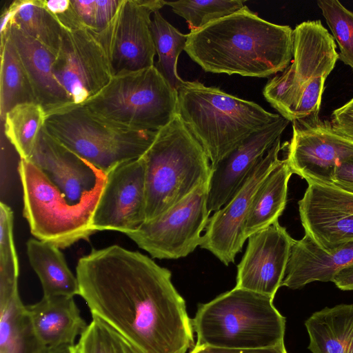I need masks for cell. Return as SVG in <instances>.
<instances>
[{"label":"cell","instance_id":"obj_1","mask_svg":"<svg viewBox=\"0 0 353 353\" xmlns=\"http://www.w3.org/2000/svg\"><path fill=\"white\" fill-rule=\"evenodd\" d=\"M92 316L120 334L134 353H186L195 345L185 301L171 272L118 245L92 249L76 267Z\"/></svg>","mask_w":353,"mask_h":353},{"label":"cell","instance_id":"obj_2","mask_svg":"<svg viewBox=\"0 0 353 353\" xmlns=\"http://www.w3.org/2000/svg\"><path fill=\"white\" fill-rule=\"evenodd\" d=\"M185 51L208 72L265 78L293 58V30L261 18L246 6L190 31Z\"/></svg>","mask_w":353,"mask_h":353},{"label":"cell","instance_id":"obj_3","mask_svg":"<svg viewBox=\"0 0 353 353\" xmlns=\"http://www.w3.org/2000/svg\"><path fill=\"white\" fill-rule=\"evenodd\" d=\"M177 97L176 114L203 148L211 166L282 117L198 81H184Z\"/></svg>","mask_w":353,"mask_h":353},{"label":"cell","instance_id":"obj_4","mask_svg":"<svg viewBox=\"0 0 353 353\" xmlns=\"http://www.w3.org/2000/svg\"><path fill=\"white\" fill-rule=\"evenodd\" d=\"M332 35L320 20L307 21L293 30V60L270 79L263 94L280 115L291 122L319 119L327 76L338 60Z\"/></svg>","mask_w":353,"mask_h":353},{"label":"cell","instance_id":"obj_5","mask_svg":"<svg viewBox=\"0 0 353 353\" xmlns=\"http://www.w3.org/2000/svg\"><path fill=\"white\" fill-rule=\"evenodd\" d=\"M274 298L234 288L200 304L192 321L196 345L263 349L284 345L285 318Z\"/></svg>","mask_w":353,"mask_h":353},{"label":"cell","instance_id":"obj_6","mask_svg":"<svg viewBox=\"0 0 353 353\" xmlns=\"http://www.w3.org/2000/svg\"><path fill=\"white\" fill-rule=\"evenodd\" d=\"M142 158L145 170V222L210 181V161L177 114L157 132Z\"/></svg>","mask_w":353,"mask_h":353},{"label":"cell","instance_id":"obj_7","mask_svg":"<svg viewBox=\"0 0 353 353\" xmlns=\"http://www.w3.org/2000/svg\"><path fill=\"white\" fill-rule=\"evenodd\" d=\"M18 172L23 188V215L37 239L65 249L96 232L91 226L92 217L106 173L78 203H71L31 161L20 159Z\"/></svg>","mask_w":353,"mask_h":353},{"label":"cell","instance_id":"obj_8","mask_svg":"<svg viewBox=\"0 0 353 353\" xmlns=\"http://www.w3.org/2000/svg\"><path fill=\"white\" fill-rule=\"evenodd\" d=\"M44 128L54 139L107 172L116 165L141 157L158 131L130 129L72 103L46 113Z\"/></svg>","mask_w":353,"mask_h":353},{"label":"cell","instance_id":"obj_9","mask_svg":"<svg viewBox=\"0 0 353 353\" xmlns=\"http://www.w3.org/2000/svg\"><path fill=\"white\" fill-rule=\"evenodd\" d=\"M177 91L155 65L112 77L82 103L94 114L137 130L159 131L176 116Z\"/></svg>","mask_w":353,"mask_h":353},{"label":"cell","instance_id":"obj_10","mask_svg":"<svg viewBox=\"0 0 353 353\" xmlns=\"http://www.w3.org/2000/svg\"><path fill=\"white\" fill-rule=\"evenodd\" d=\"M209 181L126 235L152 258L177 259L187 256L200 246L201 232L210 218L207 207Z\"/></svg>","mask_w":353,"mask_h":353},{"label":"cell","instance_id":"obj_11","mask_svg":"<svg viewBox=\"0 0 353 353\" xmlns=\"http://www.w3.org/2000/svg\"><path fill=\"white\" fill-rule=\"evenodd\" d=\"M165 5L162 0H121L111 21L96 33L113 76L154 65L151 15Z\"/></svg>","mask_w":353,"mask_h":353},{"label":"cell","instance_id":"obj_12","mask_svg":"<svg viewBox=\"0 0 353 353\" xmlns=\"http://www.w3.org/2000/svg\"><path fill=\"white\" fill-rule=\"evenodd\" d=\"M53 69L74 104H82L95 96L113 77L97 34L86 28H63Z\"/></svg>","mask_w":353,"mask_h":353},{"label":"cell","instance_id":"obj_13","mask_svg":"<svg viewBox=\"0 0 353 353\" xmlns=\"http://www.w3.org/2000/svg\"><path fill=\"white\" fill-rule=\"evenodd\" d=\"M282 148L280 137L256 163L230 201L209 218L200 247L227 266L234 262L236 254L242 250L247 240L245 222L254 194L280 160Z\"/></svg>","mask_w":353,"mask_h":353},{"label":"cell","instance_id":"obj_14","mask_svg":"<svg viewBox=\"0 0 353 353\" xmlns=\"http://www.w3.org/2000/svg\"><path fill=\"white\" fill-rule=\"evenodd\" d=\"M353 158V140L335 132L330 122H292L287 161L292 174L308 183L332 184L337 168Z\"/></svg>","mask_w":353,"mask_h":353},{"label":"cell","instance_id":"obj_15","mask_svg":"<svg viewBox=\"0 0 353 353\" xmlns=\"http://www.w3.org/2000/svg\"><path fill=\"white\" fill-rule=\"evenodd\" d=\"M145 220V170L141 157L121 163L106 172L91 226L95 232L127 234L137 230Z\"/></svg>","mask_w":353,"mask_h":353},{"label":"cell","instance_id":"obj_16","mask_svg":"<svg viewBox=\"0 0 353 353\" xmlns=\"http://www.w3.org/2000/svg\"><path fill=\"white\" fill-rule=\"evenodd\" d=\"M307 184L298 203L305 234L326 252L352 243L353 193L332 184Z\"/></svg>","mask_w":353,"mask_h":353},{"label":"cell","instance_id":"obj_17","mask_svg":"<svg viewBox=\"0 0 353 353\" xmlns=\"http://www.w3.org/2000/svg\"><path fill=\"white\" fill-rule=\"evenodd\" d=\"M237 265L236 288L274 298L285 276L294 239L279 221L248 238Z\"/></svg>","mask_w":353,"mask_h":353},{"label":"cell","instance_id":"obj_18","mask_svg":"<svg viewBox=\"0 0 353 353\" xmlns=\"http://www.w3.org/2000/svg\"><path fill=\"white\" fill-rule=\"evenodd\" d=\"M290 121L282 117L247 139L212 166L207 207L215 212L225 205L244 182L256 163L281 137Z\"/></svg>","mask_w":353,"mask_h":353},{"label":"cell","instance_id":"obj_19","mask_svg":"<svg viewBox=\"0 0 353 353\" xmlns=\"http://www.w3.org/2000/svg\"><path fill=\"white\" fill-rule=\"evenodd\" d=\"M40 169L71 203H78L105 173L41 129L28 160Z\"/></svg>","mask_w":353,"mask_h":353},{"label":"cell","instance_id":"obj_20","mask_svg":"<svg viewBox=\"0 0 353 353\" xmlns=\"http://www.w3.org/2000/svg\"><path fill=\"white\" fill-rule=\"evenodd\" d=\"M5 31L18 52L37 102L46 113L73 103L54 75L56 53L11 22Z\"/></svg>","mask_w":353,"mask_h":353},{"label":"cell","instance_id":"obj_21","mask_svg":"<svg viewBox=\"0 0 353 353\" xmlns=\"http://www.w3.org/2000/svg\"><path fill=\"white\" fill-rule=\"evenodd\" d=\"M32 333L40 347L74 345L88 325L81 317L73 297L43 296L37 303L26 305Z\"/></svg>","mask_w":353,"mask_h":353},{"label":"cell","instance_id":"obj_22","mask_svg":"<svg viewBox=\"0 0 353 353\" xmlns=\"http://www.w3.org/2000/svg\"><path fill=\"white\" fill-rule=\"evenodd\" d=\"M353 265V242L326 252L307 235L294 240L281 286L300 289L314 281L332 282L342 269Z\"/></svg>","mask_w":353,"mask_h":353},{"label":"cell","instance_id":"obj_23","mask_svg":"<svg viewBox=\"0 0 353 353\" xmlns=\"http://www.w3.org/2000/svg\"><path fill=\"white\" fill-rule=\"evenodd\" d=\"M312 353H353V304L326 307L305 322Z\"/></svg>","mask_w":353,"mask_h":353},{"label":"cell","instance_id":"obj_24","mask_svg":"<svg viewBox=\"0 0 353 353\" xmlns=\"http://www.w3.org/2000/svg\"><path fill=\"white\" fill-rule=\"evenodd\" d=\"M26 250L30 264L41 282L43 296L79 295L77 276L70 270L59 248L30 239Z\"/></svg>","mask_w":353,"mask_h":353},{"label":"cell","instance_id":"obj_25","mask_svg":"<svg viewBox=\"0 0 353 353\" xmlns=\"http://www.w3.org/2000/svg\"><path fill=\"white\" fill-rule=\"evenodd\" d=\"M292 173L286 159H280L256 190L245 222L246 239L279 221L287 203Z\"/></svg>","mask_w":353,"mask_h":353},{"label":"cell","instance_id":"obj_26","mask_svg":"<svg viewBox=\"0 0 353 353\" xmlns=\"http://www.w3.org/2000/svg\"><path fill=\"white\" fill-rule=\"evenodd\" d=\"M32 333L18 291V281H0V353H35Z\"/></svg>","mask_w":353,"mask_h":353},{"label":"cell","instance_id":"obj_27","mask_svg":"<svg viewBox=\"0 0 353 353\" xmlns=\"http://www.w3.org/2000/svg\"><path fill=\"white\" fill-rule=\"evenodd\" d=\"M0 114H6L15 105L37 102L18 52L7 31L1 33Z\"/></svg>","mask_w":353,"mask_h":353},{"label":"cell","instance_id":"obj_28","mask_svg":"<svg viewBox=\"0 0 353 353\" xmlns=\"http://www.w3.org/2000/svg\"><path fill=\"white\" fill-rule=\"evenodd\" d=\"M10 6L13 11L10 22L57 53L63 27L46 8L43 0L14 1Z\"/></svg>","mask_w":353,"mask_h":353},{"label":"cell","instance_id":"obj_29","mask_svg":"<svg viewBox=\"0 0 353 353\" xmlns=\"http://www.w3.org/2000/svg\"><path fill=\"white\" fill-rule=\"evenodd\" d=\"M46 117V110L37 102L18 104L6 114L3 120L5 135L20 159H30Z\"/></svg>","mask_w":353,"mask_h":353},{"label":"cell","instance_id":"obj_30","mask_svg":"<svg viewBox=\"0 0 353 353\" xmlns=\"http://www.w3.org/2000/svg\"><path fill=\"white\" fill-rule=\"evenodd\" d=\"M151 31L158 56L157 68L177 91L184 82L177 73L178 58L185 50L188 34L181 33L165 20L159 11L153 14Z\"/></svg>","mask_w":353,"mask_h":353},{"label":"cell","instance_id":"obj_31","mask_svg":"<svg viewBox=\"0 0 353 353\" xmlns=\"http://www.w3.org/2000/svg\"><path fill=\"white\" fill-rule=\"evenodd\" d=\"M244 2L242 0H181L165 1V5L183 17L190 31H193L241 10Z\"/></svg>","mask_w":353,"mask_h":353},{"label":"cell","instance_id":"obj_32","mask_svg":"<svg viewBox=\"0 0 353 353\" xmlns=\"http://www.w3.org/2000/svg\"><path fill=\"white\" fill-rule=\"evenodd\" d=\"M317 4L339 46V59L353 70V12L336 0H319Z\"/></svg>","mask_w":353,"mask_h":353},{"label":"cell","instance_id":"obj_33","mask_svg":"<svg viewBox=\"0 0 353 353\" xmlns=\"http://www.w3.org/2000/svg\"><path fill=\"white\" fill-rule=\"evenodd\" d=\"M80 335L77 353H134L128 341L115 330L97 316Z\"/></svg>","mask_w":353,"mask_h":353},{"label":"cell","instance_id":"obj_34","mask_svg":"<svg viewBox=\"0 0 353 353\" xmlns=\"http://www.w3.org/2000/svg\"><path fill=\"white\" fill-rule=\"evenodd\" d=\"M14 214L6 203H0V280H18L19 260L15 248L13 224Z\"/></svg>","mask_w":353,"mask_h":353},{"label":"cell","instance_id":"obj_35","mask_svg":"<svg viewBox=\"0 0 353 353\" xmlns=\"http://www.w3.org/2000/svg\"><path fill=\"white\" fill-rule=\"evenodd\" d=\"M330 124L335 132L353 140V97L333 111Z\"/></svg>","mask_w":353,"mask_h":353},{"label":"cell","instance_id":"obj_36","mask_svg":"<svg viewBox=\"0 0 353 353\" xmlns=\"http://www.w3.org/2000/svg\"><path fill=\"white\" fill-rule=\"evenodd\" d=\"M189 353H288L285 345L263 349H234L214 347L205 345H196Z\"/></svg>","mask_w":353,"mask_h":353},{"label":"cell","instance_id":"obj_37","mask_svg":"<svg viewBox=\"0 0 353 353\" xmlns=\"http://www.w3.org/2000/svg\"><path fill=\"white\" fill-rule=\"evenodd\" d=\"M332 185L353 193V158L344 161L337 168Z\"/></svg>","mask_w":353,"mask_h":353},{"label":"cell","instance_id":"obj_38","mask_svg":"<svg viewBox=\"0 0 353 353\" xmlns=\"http://www.w3.org/2000/svg\"><path fill=\"white\" fill-rule=\"evenodd\" d=\"M332 282L342 290H353V265L340 270Z\"/></svg>","mask_w":353,"mask_h":353},{"label":"cell","instance_id":"obj_39","mask_svg":"<svg viewBox=\"0 0 353 353\" xmlns=\"http://www.w3.org/2000/svg\"><path fill=\"white\" fill-rule=\"evenodd\" d=\"M46 8L55 17L64 14L70 8V0H43Z\"/></svg>","mask_w":353,"mask_h":353},{"label":"cell","instance_id":"obj_40","mask_svg":"<svg viewBox=\"0 0 353 353\" xmlns=\"http://www.w3.org/2000/svg\"><path fill=\"white\" fill-rule=\"evenodd\" d=\"M35 353H77L75 345H62L56 347H39Z\"/></svg>","mask_w":353,"mask_h":353}]
</instances>
